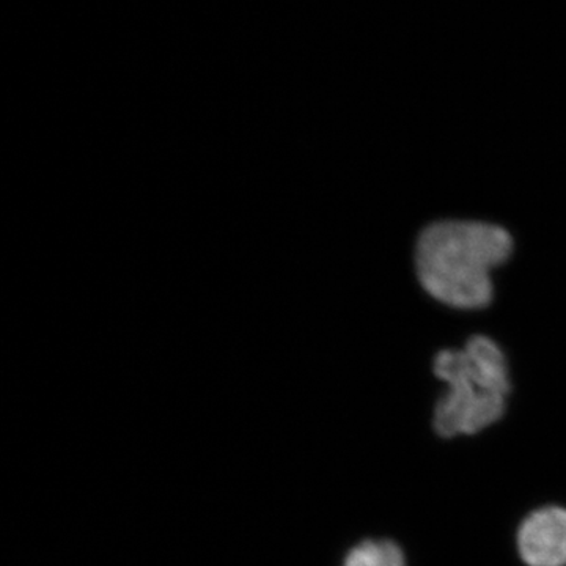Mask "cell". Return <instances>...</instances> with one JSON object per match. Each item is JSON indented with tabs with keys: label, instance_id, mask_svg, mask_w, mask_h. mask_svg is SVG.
Segmentation results:
<instances>
[{
	"label": "cell",
	"instance_id": "cell-1",
	"mask_svg": "<svg viewBox=\"0 0 566 566\" xmlns=\"http://www.w3.org/2000/svg\"><path fill=\"white\" fill-rule=\"evenodd\" d=\"M512 252L513 238L504 227L453 219L434 222L417 240V277L439 303L476 311L491 303V271Z\"/></svg>",
	"mask_w": 566,
	"mask_h": 566
},
{
	"label": "cell",
	"instance_id": "cell-2",
	"mask_svg": "<svg viewBox=\"0 0 566 566\" xmlns=\"http://www.w3.org/2000/svg\"><path fill=\"white\" fill-rule=\"evenodd\" d=\"M434 374L449 390L434 409V428L444 438L479 433L501 419L510 392L509 368L499 345L475 335L464 349L436 356Z\"/></svg>",
	"mask_w": 566,
	"mask_h": 566
},
{
	"label": "cell",
	"instance_id": "cell-3",
	"mask_svg": "<svg viewBox=\"0 0 566 566\" xmlns=\"http://www.w3.org/2000/svg\"><path fill=\"white\" fill-rule=\"evenodd\" d=\"M517 547L528 566H566V510L546 506L532 513L520 528Z\"/></svg>",
	"mask_w": 566,
	"mask_h": 566
},
{
	"label": "cell",
	"instance_id": "cell-4",
	"mask_svg": "<svg viewBox=\"0 0 566 566\" xmlns=\"http://www.w3.org/2000/svg\"><path fill=\"white\" fill-rule=\"evenodd\" d=\"M342 566H406L400 547L387 539H367L354 546Z\"/></svg>",
	"mask_w": 566,
	"mask_h": 566
}]
</instances>
